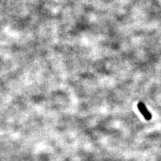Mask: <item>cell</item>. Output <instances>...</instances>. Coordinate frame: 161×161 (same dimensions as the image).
Wrapping results in <instances>:
<instances>
[{
	"label": "cell",
	"mask_w": 161,
	"mask_h": 161,
	"mask_svg": "<svg viewBox=\"0 0 161 161\" xmlns=\"http://www.w3.org/2000/svg\"><path fill=\"white\" fill-rule=\"evenodd\" d=\"M138 107L139 110L140 111L141 114H142L144 118L147 120H149L151 119V114L148 112V110L146 108L145 105L142 103H139L138 105Z\"/></svg>",
	"instance_id": "obj_1"
}]
</instances>
